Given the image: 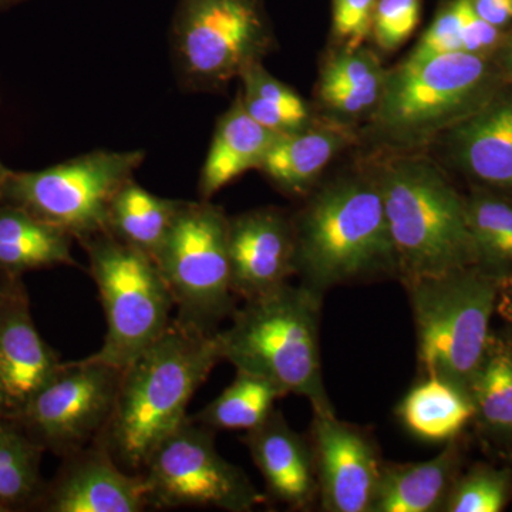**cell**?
Returning <instances> with one entry per match:
<instances>
[{"label":"cell","instance_id":"cell-1","mask_svg":"<svg viewBox=\"0 0 512 512\" xmlns=\"http://www.w3.org/2000/svg\"><path fill=\"white\" fill-rule=\"evenodd\" d=\"M222 362L217 333L205 335L177 319L124 367L101 444L124 470L141 473L148 458L187 419L188 404Z\"/></svg>","mask_w":512,"mask_h":512},{"label":"cell","instance_id":"cell-2","mask_svg":"<svg viewBox=\"0 0 512 512\" xmlns=\"http://www.w3.org/2000/svg\"><path fill=\"white\" fill-rule=\"evenodd\" d=\"M508 86L490 57H406L387 69L379 106L357 130V148L360 154L429 151Z\"/></svg>","mask_w":512,"mask_h":512},{"label":"cell","instance_id":"cell-3","mask_svg":"<svg viewBox=\"0 0 512 512\" xmlns=\"http://www.w3.org/2000/svg\"><path fill=\"white\" fill-rule=\"evenodd\" d=\"M292 220L302 285L325 295L340 285L397 279L382 195L362 161L316 185Z\"/></svg>","mask_w":512,"mask_h":512},{"label":"cell","instance_id":"cell-4","mask_svg":"<svg viewBox=\"0 0 512 512\" xmlns=\"http://www.w3.org/2000/svg\"><path fill=\"white\" fill-rule=\"evenodd\" d=\"M382 195L403 284L474 265L466 195L429 151L360 154Z\"/></svg>","mask_w":512,"mask_h":512},{"label":"cell","instance_id":"cell-5","mask_svg":"<svg viewBox=\"0 0 512 512\" xmlns=\"http://www.w3.org/2000/svg\"><path fill=\"white\" fill-rule=\"evenodd\" d=\"M322 293L285 284L245 301L218 330L222 360L264 377L282 393L308 400L313 413H335L325 387L320 356Z\"/></svg>","mask_w":512,"mask_h":512},{"label":"cell","instance_id":"cell-6","mask_svg":"<svg viewBox=\"0 0 512 512\" xmlns=\"http://www.w3.org/2000/svg\"><path fill=\"white\" fill-rule=\"evenodd\" d=\"M500 281L477 266L403 284L417 336L420 377L468 393L490 340Z\"/></svg>","mask_w":512,"mask_h":512},{"label":"cell","instance_id":"cell-7","mask_svg":"<svg viewBox=\"0 0 512 512\" xmlns=\"http://www.w3.org/2000/svg\"><path fill=\"white\" fill-rule=\"evenodd\" d=\"M99 289L107 332L90 359L124 370L156 342L173 320L174 302L150 255L109 231L80 242Z\"/></svg>","mask_w":512,"mask_h":512},{"label":"cell","instance_id":"cell-8","mask_svg":"<svg viewBox=\"0 0 512 512\" xmlns=\"http://www.w3.org/2000/svg\"><path fill=\"white\" fill-rule=\"evenodd\" d=\"M229 217L210 201H184L154 261L187 328L215 335L237 306L229 264Z\"/></svg>","mask_w":512,"mask_h":512},{"label":"cell","instance_id":"cell-9","mask_svg":"<svg viewBox=\"0 0 512 512\" xmlns=\"http://www.w3.org/2000/svg\"><path fill=\"white\" fill-rule=\"evenodd\" d=\"M171 47L181 86L215 93L262 62L275 36L262 0H180Z\"/></svg>","mask_w":512,"mask_h":512},{"label":"cell","instance_id":"cell-10","mask_svg":"<svg viewBox=\"0 0 512 512\" xmlns=\"http://www.w3.org/2000/svg\"><path fill=\"white\" fill-rule=\"evenodd\" d=\"M143 150H96L39 171H10L2 200L74 241L107 231L111 201L143 164Z\"/></svg>","mask_w":512,"mask_h":512},{"label":"cell","instance_id":"cell-11","mask_svg":"<svg viewBox=\"0 0 512 512\" xmlns=\"http://www.w3.org/2000/svg\"><path fill=\"white\" fill-rule=\"evenodd\" d=\"M150 507L251 512L268 503L242 468L221 456L214 430L188 416L143 468Z\"/></svg>","mask_w":512,"mask_h":512},{"label":"cell","instance_id":"cell-12","mask_svg":"<svg viewBox=\"0 0 512 512\" xmlns=\"http://www.w3.org/2000/svg\"><path fill=\"white\" fill-rule=\"evenodd\" d=\"M121 373L89 356L62 362L49 382L9 419L43 451L69 456L100 439L113 413Z\"/></svg>","mask_w":512,"mask_h":512},{"label":"cell","instance_id":"cell-13","mask_svg":"<svg viewBox=\"0 0 512 512\" xmlns=\"http://www.w3.org/2000/svg\"><path fill=\"white\" fill-rule=\"evenodd\" d=\"M309 441L318 477V505L325 512H372L384 461L365 427L313 413Z\"/></svg>","mask_w":512,"mask_h":512},{"label":"cell","instance_id":"cell-14","mask_svg":"<svg viewBox=\"0 0 512 512\" xmlns=\"http://www.w3.org/2000/svg\"><path fill=\"white\" fill-rule=\"evenodd\" d=\"M228 247L232 291L244 302L298 275L293 220L281 208H256L229 217Z\"/></svg>","mask_w":512,"mask_h":512},{"label":"cell","instance_id":"cell-15","mask_svg":"<svg viewBox=\"0 0 512 512\" xmlns=\"http://www.w3.org/2000/svg\"><path fill=\"white\" fill-rule=\"evenodd\" d=\"M59 474L39 501L47 512H140L150 508L143 473H131L101 444L63 457Z\"/></svg>","mask_w":512,"mask_h":512},{"label":"cell","instance_id":"cell-16","mask_svg":"<svg viewBox=\"0 0 512 512\" xmlns=\"http://www.w3.org/2000/svg\"><path fill=\"white\" fill-rule=\"evenodd\" d=\"M434 146L471 187L512 197V87L448 130Z\"/></svg>","mask_w":512,"mask_h":512},{"label":"cell","instance_id":"cell-17","mask_svg":"<svg viewBox=\"0 0 512 512\" xmlns=\"http://www.w3.org/2000/svg\"><path fill=\"white\" fill-rule=\"evenodd\" d=\"M60 365L36 328L22 278H16L0 303V394L8 417L20 412Z\"/></svg>","mask_w":512,"mask_h":512},{"label":"cell","instance_id":"cell-18","mask_svg":"<svg viewBox=\"0 0 512 512\" xmlns=\"http://www.w3.org/2000/svg\"><path fill=\"white\" fill-rule=\"evenodd\" d=\"M245 446L264 477L268 497L293 511L318 504V477L311 441L296 433L279 410L247 431Z\"/></svg>","mask_w":512,"mask_h":512},{"label":"cell","instance_id":"cell-19","mask_svg":"<svg viewBox=\"0 0 512 512\" xmlns=\"http://www.w3.org/2000/svg\"><path fill=\"white\" fill-rule=\"evenodd\" d=\"M357 144L356 130L318 119L311 127L279 137L259 171L289 197L306 198L328 165L343 151L357 148Z\"/></svg>","mask_w":512,"mask_h":512},{"label":"cell","instance_id":"cell-20","mask_svg":"<svg viewBox=\"0 0 512 512\" xmlns=\"http://www.w3.org/2000/svg\"><path fill=\"white\" fill-rule=\"evenodd\" d=\"M464 456L466 447L458 437L427 461H384L372 512H444L451 488L463 471Z\"/></svg>","mask_w":512,"mask_h":512},{"label":"cell","instance_id":"cell-21","mask_svg":"<svg viewBox=\"0 0 512 512\" xmlns=\"http://www.w3.org/2000/svg\"><path fill=\"white\" fill-rule=\"evenodd\" d=\"M279 137L249 116L237 94L215 126L198 183L201 200L210 201L242 174L259 170L269 148Z\"/></svg>","mask_w":512,"mask_h":512},{"label":"cell","instance_id":"cell-22","mask_svg":"<svg viewBox=\"0 0 512 512\" xmlns=\"http://www.w3.org/2000/svg\"><path fill=\"white\" fill-rule=\"evenodd\" d=\"M468 394L477 436L512 458V336L507 330L491 332Z\"/></svg>","mask_w":512,"mask_h":512},{"label":"cell","instance_id":"cell-23","mask_svg":"<svg viewBox=\"0 0 512 512\" xmlns=\"http://www.w3.org/2000/svg\"><path fill=\"white\" fill-rule=\"evenodd\" d=\"M74 238L62 229L37 220L16 205L0 202V271L23 274L53 266H76Z\"/></svg>","mask_w":512,"mask_h":512},{"label":"cell","instance_id":"cell-24","mask_svg":"<svg viewBox=\"0 0 512 512\" xmlns=\"http://www.w3.org/2000/svg\"><path fill=\"white\" fill-rule=\"evenodd\" d=\"M397 417L417 439L446 444L473 423L474 406L460 387L439 377H420L397 407Z\"/></svg>","mask_w":512,"mask_h":512},{"label":"cell","instance_id":"cell-25","mask_svg":"<svg viewBox=\"0 0 512 512\" xmlns=\"http://www.w3.org/2000/svg\"><path fill=\"white\" fill-rule=\"evenodd\" d=\"M183 202L158 197L133 178L111 201L107 231L154 259Z\"/></svg>","mask_w":512,"mask_h":512},{"label":"cell","instance_id":"cell-26","mask_svg":"<svg viewBox=\"0 0 512 512\" xmlns=\"http://www.w3.org/2000/svg\"><path fill=\"white\" fill-rule=\"evenodd\" d=\"M466 204L474 266L497 281L512 278V197L471 187Z\"/></svg>","mask_w":512,"mask_h":512},{"label":"cell","instance_id":"cell-27","mask_svg":"<svg viewBox=\"0 0 512 512\" xmlns=\"http://www.w3.org/2000/svg\"><path fill=\"white\" fill-rule=\"evenodd\" d=\"M238 79L241 80L238 94L249 116L279 136L298 133L318 120L312 104L272 76L264 63L251 64Z\"/></svg>","mask_w":512,"mask_h":512},{"label":"cell","instance_id":"cell-28","mask_svg":"<svg viewBox=\"0 0 512 512\" xmlns=\"http://www.w3.org/2000/svg\"><path fill=\"white\" fill-rule=\"evenodd\" d=\"M284 396L264 377L237 370L234 382L192 419L214 431H251L268 420Z\"/></svg>","mask_w":512,"mask_h":512},{"label":"cell","instance_id":"cell-29","mask_svg":"<svg viewBox=\"0 0 512 512\" xmlns=\"http://www.w3.org/2000/svg\"><path fill=\"white\" fill-rule=\"evenodd\" d=\"M43 450L16 421H0V504L13 508L36 505L45 485L40 477Z\"/></svg>","mask_w":512,"mask_h":512},{"label":"cell","instance_id":"cell-30","mask_svg":"<svg viewBox=\"0 0 512 512\" xmlns=\"http://www.w3.org/2000/svg\"><path fill=\"white\" fill-rule=\"evenodd\" d=\"M386 74L387 69L373 47L330 46L320 62L316 86L353 90L379 103Z\"/></svg>","mask_w":512,"mask_h":512},{"label":"cell","instance_id":"cell-31","mask_svg":"<svg viewBox=\"0 0 512 512\" xmlns=\"http://www.w3.org/2000/svg\"><path fill=\"white\" fill-rule=\"evenodd\" d=\"M512 498V471L478 463L461 471L444 512H501Z\"/></svg>","mask_w":512,"mask_h":512},{"label":"cell","instance_id":"cell-32","mask_svg":"<svg viewBox=\"0 0 512 512\" xmlns=\"http://www.w3.org/2000/svg\"><path fill=\"white\" fill-rule=\"evenodd\" d=\"M420 16L421 0H377L370 33L377 52L399 50L419 26Z\"/></svg>","mask_w":512,"mask_h":512},{"label":"cell","instance_id":"cell-33","mask_svg":"<svg viewBox=\"0 0 512 512\" xmlns=\"http://www.w3.org/2000/svg\"><path fill=\"white\" fill-rule=\"evenodd\" d=\"M376 5L377 0H332L330 46L355 49L366 45Z\"/></svg>","mask_w":512,"mask_h":512},{"label":"cell","instance_id":"cell-34","mask_svg":"<svg viewBox=\"0 0 512 512\" xmlns=\"http://www.w3.org/2000/svg\"><path fill=\"white\" fill-rule=\"evenodd\" d=\"M448 53H464L458 0H447L441 5L436 18L430 23L429 28L424 30L419 42L407 57L424 59Z\"/></svg>","mask_w":512,"mask_h":512},{"label":"cell","instance_id":"cell-35","mask_svg":"<svg viewBox=\"0 0 512 512\" xmlns=\"http://www.w3.org/2000/svg\"><path fill=\"white\" fill-rule=\"evenodd\" d=\"M458 5H460L463 52L493 59L498 47L503 43L507 30L495 28L481 19L474 10L471 0H458Z\"/></svg>","mask_w":512,"mask_h":512},{"label":"cell","instance_id":"cell-36","mask_svg":"<svg viewBox=\"0 0 512 512\" xmlns=\"http://www.w3.org/2000/svg\"><path fill=\"white\" fill-rule=\"evenodd\" d=\"M478 16L501 30L512 28V0H471Z\"/></svg>","mask_w":512,"mask_h":512},{"label":"cell","instance_id":"cell-37","mask_svg":"<svg viewBox=\"0 0 512 512\" xmlns=\"http://www.w3.org/2000/svg\"><path fill=\"white\" fill-rule=\"evenodd\" d=\"M495 313L504 320V330L512 336V278L503 279L498 285Z\"/></svg>","mask_w":512,"mask_h":512},{"label":"cell","instance_id":"cell-38","mask_svg":"<svg viewBox=\"0 0 512 512\" xmlns=\"http://www.w3.org/2000/svg\"><path fill=\"white\" fill-rule=\"evenodd\" d=\"M493 59L503 74L505 82L512 87V28L505 32L503 43L498 47Z\"/></svg>","mask_w":512,"mask_h":512},{"label":"cell","instance_id":"cell-39","mask_svg":"<svg viewBox=\"0 0 512 512\" xmlns=\"http://www.w3.org/2000/svg\"><path fill=\"white\" fill-rule=\"evenodd\" d=\"M16 276L6 275L5 272L0 271V303L5 299L6 293H8L10 285L15 281Z\"/></svg>","mask_w":512,"mask_h":512},{"label":"cell","instance_id":"cell-40","mask_svg":"<svg viewBox=\"0 0 512 512\" xmlns=\"http://www.w3.org/2000/svg\"><path fill=\"white\" fill-rule=\"evenodd\" d=\"M10 171L12 170H9V168L2 163V160H0V200H2L3 188H5L6 180H8Z\"/></svg>","mask_w":512,"mask_h":512},{"label":"cell","instance_id":"cell-41","mask_svg":"<svg viewBox=\"0 0 512 512\" xmlns=\"http://www.w3.org/2000/svg\"><path fill=\"white\" fill-rule=\"evenodd\" d=\"M26 2V0H0V12L2 10L10 9L12 6L19 5V3Z\"/></svg>","mask_w":512,"mask_h":512},{"label":"cell","instance_id":"cell-42","mask_svg":"<svg viewBox=\"0 0 512 512\" xmlns=\"http://www.w3.org/2000/svg\"><path fill=\"white\" fill-rule=\"evenodd\" d=\"M8 417V409H6L5 400H3L2 394H0V421L5 420Z\"/></svg>","mask_w":512,"mask_h":512},{"label":"cell","instance_id":"cell-43","mask_svg":"<svg viewBox=\"0 0 512 512\" xmlns=\"http://www.w3.org/2000/svg\"><path fill=\"white\" fill-rule=\"evenodd\" d=\"M8 511H9L8 508L3 507V505L0 504V512H8Z\"/></svg>","mask_w":512,"mask_h":512}]
</instances>
